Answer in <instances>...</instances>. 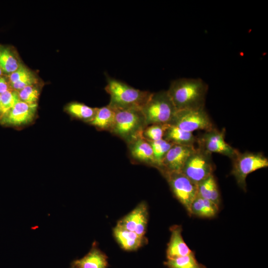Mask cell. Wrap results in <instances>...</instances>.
Instances as JSON below:
<instances>
[{"label": "cell", "mask_w": 268, "mask_h": 268, "mask_svg": "<svg viewBox=\"0 0 268 268\" xmlns=\"http://www.w3.org/2000/svg\"><path fill=\"white\" fill-rule=\"evenodd\" d=\"M115 118V110L109 105L97 108L96 113L89 123L101 130L111 132Z\"/></svg>", "instance_id": "cell-19"}, {"label": "cell", "mask_w": 268, "mask_h": 268, "mask_svg": "<svg viewBox=\"0 0 268 268\" xmlns=\"http://www.w3.org/2000/svg\"><path fill=\"white\" fill-rule=\"evenodd\" d=\"M171 237L166 250L167 259H175L186 256L193 251L185 242L181 225H173L170 228Z\"/></svg>", "instance_id": "cell-14"}, {"label": "cell", "mask_w": 268, "mask_h": 268, "mask_svg": "<svg viewBox=\"0 0 268 268\" xmlns=\"http://www.w3.org/2000/svg\"><path fill=\"white\" fill-rule=\"evenodd\" d=\"M147 221V206L145 202H141L130 213L119 220L117 225L144 237Z\"/></svg>", "instance_id": "cell-11"}, {"label": "cell", "mask_w": 268, "mask_h": 268, "mask_svg": "<svg viewBox=\"0 0 268 268\" xmlns=\"http://www.w3.org/2000/svg\"><path fill=\"white\" fill-rule=\"evenodd\" d=\"M148 142L153 150L154 159L157 165V169L161 172L162 169V161L164 157L173 144L164 139Z\"/></svg>", "instance_id": "cell-25"}, {"label": "cell", "mask_w": 268, "mask_h": 268, "mask_svg": "<svg viewBox=\"0 0 268 268\" xmlns=\"http://www.w3.org/2000/svg\"><path fill=\"white\" fill-rule=\"evenodd\" d=\"M66 109L73 117L89 123L94 118L97 108L74 102L67 105Z\"/></svg>", "instance_id": "cell-23"}, {"label": "cell", "mask_w": 268, "mask_h": 268, "mask_svg": "<svg viewBox=\"0 0 268 268\" xmlns=\"http://www.w3.org/2000/svg\"><path fill=\"white\" fill-rule=\"evenodd\" d=\"M214 170L211 153L198 147L190 155L181 172L196 184L211 175Z\"/></svg>", "instance_id": "cell-6"}, {"label": "cell", "mask_w": 268, "mask_h": 268, "mask_svg": "<svg viewBox=\"0 0 268 268\" xmlns=\"http://www.w3.org/2000/svg\"><path fill=\"white\" fill-rule=\"evenodd\" d=\"M114 236L121 248L126 251H134L139 248L145 241L144 237L133 231L116 225L113 229Z\"/></svg>", "instance_id": "cell-15"}, {"label": "cell", "mask_w": 268, "mask_h": 268, "mask_svg": "<svg viewBox=\"0 0 268 268\" xmlns=\"http://www.w3.org/2000/svg\"><path fill=\"white\" fill-rule=\"evenodd\" d=\"M2 114V110H1V94H0V116H1Z\"/></svg>", "instance_id": "cell-30"}, {"label": "cell", "mask_w": 268, "mask_h": 268, "mask_svg": "<svg viewBox=\"0 0 268 268\" xmlns=\"http://www.w3.org/2000/svg\"><path fill=\"white\" fill-rule=\"evenodd\" d=\"M8 80L11 88L17 92L26 86L37 84L38 82L34 73L22 64L17 69L9 74Z\"/></svg>", "instance_id": "cell-17"}, {"label": "cell", "mask_w": 268, "mask_h": 268, "mask_svg": "<svg viewBox=\"0 0 268 268\" xmlns=\"http://www.w3.org/2000/svg\"><path fill=\"white\" fill-rule=\"evenodd\" d=\"M146 126L169 124L177 110L167 90L151 93L141 109Z\"/></svg>", "instance_id": "cell-4"}, {"label": "cell", "mask_w": 268, "mask_h": 268, "mask_svg": "<svg viewBox=\"0 0 268 268\" xmlns=\"http://www.w3.org/2000/svg\"><path fill=\"white\" fill-rule=\"evenodd\" d=\"M208 85L201 78L173 80L167 92L177 110L204 108Z\"/></svg>", "instance_id": "cell-1"}, {"label": "cell", "mask_w": 268, "mask_h": 268, "mask_svg": "<svg viewBox=\"0 0 268 268\" xmlns=\"http://www.w3.org/2000/svg\"><path fill=\"white\" fill-rule=\"evenodd\" d=\"M17 92L20 100L28 104H36L40 94L37 84L26 86Z\"/></svg>", "instance_id": "cell-27"}, {"label": "cell", "mask_w": 268, "mask_h": 268, "mask_svg": "<svg viewBox=\"0 0 268 268\" xmlns=\"http://www.w3.org/2000/svg\"><path fill=\"white\" fill-rule=\"evenodd\" d=\"M105 90L110 95L109 105L114 109H141L151 92L136 89L120 80L107 77Z\"/></svg>", "instance_id": "cell-2"}, {"label": "cell", "mask_w": 268, "mask_h": 268, "mask_svg": "<svg viewBox=\"0 0 268 268\" xmlns=\"http://www.w3.org/2000/svg\"><path fill=\"white\" fill-rule=\"evenodd\" d=\"M20 101L18 92L13 89L9 90L1 94V103L2 114L1 116L12 108Z\"/></svg>", "instance_id": "cell-28"}, {"label": "cell", "mask_w": 268, "mask_h": 268, "mask_svg": "<svg viewBox=\"0 0 268 268\" xmlns=\"http://www.w3.org/2000/svg\"><path fill=\"white\" fill-rule=\"evenodd\" d=\"M71 268H77V267H74V266H71Z\"/></svg>", "instance_id": "cell-32"}, {"label": "cell", "mask_w": 268, "mask_h": 268, "mask_svg": "<svg viewBox=\"0 0 268 268\" xmlns=\"http://www.w3.org/2000/svg\"><path fill=\"white\" fill-rule=\"evenodd\" d=\"M37 104H28L21 101L0 117L3 125L18 126L32 122L35 116Z\"/></svg>", "instance_id": "cell-10"}, {"label": "cell", "mask_w": 268, "mask_h": 268, "mask_svg": "<svg viewBox=\"0 0 268 268\" xmlns=\"http://www.w3.org/2000/svg\"><path fill=\"white\" fill-rule=\"evenodd\" d=\"M163 176L167 181L174 196L191 216V205L198 196V185L181 172H166Z\"/></svg>", "instance_id": "cell-8"}, {"label": "cell", "mask_w": 268, "mask_h": 268, "mask_svg": "<svg viewBox=\"0 0 268 268\" xmlns=\"http://www.w3.org/2000/svg\"><path fill=\"white\" fill-rule=\"evenodd\" d=\"M168 124L191 133L206 131L214 127L204 108L177 110Z\"/></svg>", "instance_id": "cell-7"}, {"label": "cell", "mask_w": 268, "mask_h": 268, "mask_svg": "<svg viewBox=\"0 0 268 268\" xmlns=\"http://www.w3.org/2000/svg\"><path fill=\"white\" fill-rule=\"evenodd\" d=\"M2 73H3V70L1 69V67H0V76H1V75H2Z\"/></svg>", "instance_id": "cell-31"}, {"label": "cell", "mask_w": 268, "mask_h": 268, "mask_svg": "<svg viewBox=\"0 0 268 268\" xmlns=\"http://www.w3.org/2000/svg\"><path fill=\"white\" fill-rule=\"evenodd\" d=\"M218 210V205L199 195L193 201L191 208V215L203 218H211L215 216Z\"/></svg>", "instance_id": "cell-20"}, {"label": "cell", "mask_w": 268, "mask_h": 268, "mask_svg": "<svg viewBox=\"0 0 268 268\" xmlns=\"http://www.w3.org/2000/svg\"><path fill=\"white\" fill-rule=\"evenodd\" d=\"M10 89H12L8 80L5 77L0 76V94H1Z\"/></svg>", "instance_id": "cell-29"}, {"label": "cell", "mask_w": 268, "mask_h": 268, "mask_svg": "<svg viewBox=\"0 0 268 268\" xmlns=\"http://www.w3.org/2000/svg\"><path fill=\"white\" fill-rule=\"evenodd\" d=\"M166 124H152L145 127L142 135L148 141H154L163 139Z\"/></svg>", "instance_id": "cell-26"}, {"label": "cell", "mask_w": 268, "mask_h": 268, "mask_svg": "<svg viewBox=\"0 0 268 268\" xmlns=\"http://www.w3.org/2000/svg\"><path fill=\"white\" fill-rule=\"evenodd\" d=\"M164 265L168 268H206L198 262L194 252L185 256L167 259Z\"/></svg>", "instance_id": "cell-24"}, {"label": "cell", "mask_w": 268, "mask_h": 268, "mask_svg": "<svg viewBox=\"0 0 268 268\" xmlns=\"http://www.w3.org/2000/svg\"><path fill=\"white\" fill-rule=\"evenodd\" d=\"M21 65L17 53L13 49L0 44V66L3 71L9 74L17 69Z\"/></svg>", "instance_id": "cell-22"}, {"label": "cell", "mask_w": 268, "mask_h": 268, "mask_svg": "<svg viewBox=\"0 0 268 268\" xmlns=\"http://www.w3.org/2000/svg\"><path fill=\"white\" fill-rule=\"evenodd\" d=\"M198 195L212 201L219 206L220 196L213 175H211L198 184Z\"/></svg>", "instance_id": "cell-21"}, {"label": "cell", "mask_w": 268, "mask_h": 268, "mask_svg": "<svg viewBox=\"0 0 268 268\" xmlns=\"http://www.w3.org/2000/svg\"><path fill=\"white\" fill-rule=\"evenodd\" d=\"M163 139L173 144L186 146H194L197 140L193 133L185 131L170 124L167 126Z\"/></svg>", "instance_id": "cell-18"}, {"label": "cell", "mask_w": 268, "mask_h": 268, "mask_svg": "<svg viewBox=\"0 0 268 268\" xmlns=\"http://www.w3.org/2000/svg\"><path fill=\"white\" fill-rule=\"evenodd\" d=\"M127 143L130 156L134 160L157 169L152 147L142 135Z\"/></svg>", "instance_id": "cell-13"}, {"label": "cell", "mask_w": 268, "mask_h": 268, "mask_svg": "<svg viewBox=\"0 0 268 268\" xmlns=\"http://www.w3.org/2000/svg\"><path fill=\"white\" fill-rule=\"evenodd\" d=\"M232 175L240 188L246 191V178L253 172L268 167V159L262 153L239 152L232 159Z\"/></svg>", "instance_id": "cell-5"}, {"label": "cell", "mask_w": 268, "mask_h": 268, "mask_svg": "<svg viewBox=\"0 0 268 268\" xmlns=\"http://www.w3.org/2000/svg\"><path fill=\"white\" fill-rule=\"evenodd\" d=\"M195 149V146L173 144L166 153L162 161L161 173L181 172L190 155Z\"/></svg>", "instance_id": "cell-12"}, {"label": "cell", "mask_w": 268, "mask_h": 268, "mask_svg": "<svg viewBox=\"0 0 268 268\" xmlns=\"http://www.w3.org/2000/svg\"><path fill=\"white\" fill-rule=\"evenodd\" d=\"M225 129L218 130L214 127L197 137V142L199 147L210 153L220 154L232 160L239 151L225 141Z\"/></svg>", "instance_id": "cell-9"}, {"label": "cell", "mask_w": 268, "mask_h": 268, "mask_svg": "<svg viewBox=\"0 0 268 268\" xmlns=\"http://www.w3.org/2000/svg\"><path fill=\"white\" fill-rule=\"evenodd\" d=\"M114 109V108H113ZM115 122L111 133L127 143L141 135L146 126L141 109L137 108L114 109Z\"/></svg>", "instance_id": "cell-3"}, {"label": "cell", "mask_w": 268, "mask_h": 268, "mask_svg": "<svg viewBox=\"0 0 268 268\" xmlns=\"http://www.w3.org/2000/svg\"><path fill=\"white\" fill-rule=\"evenodd\" d=\"M107 256L94 244L90 251L83 258L72 262L78 268H107Z\"/></svg>", "instance_id": "cell-16"}]
</instances>
